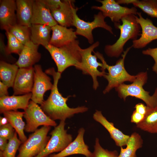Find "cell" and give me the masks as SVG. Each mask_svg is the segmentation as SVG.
<instances>
[{
	"label": "cell",
	"mask_w": 157,
	"mask_h": 157,
	"mask_svg": "<svg viewBox=\"0 0 157 157\" xmlns=\"http://www.w3.org/2000/svg\"><path fill=\"white\" fill-rule=\"evenodd\" d=\"M65 121H60L50 133L51 136L45 148L35 157H49L51 154L60 152L64 149L72 141V135L65 129Z\"/></svg>",
	"instance_id": "cell-8"
},
{
	"label": "cell",
	"mask_w": 157,
	"mask_h": 157,
	"mask_svg": "<svg viewBox=\"0 0 157 157\" xmlns=\"http://www.w3.org/2000/svg\"><path fill=\"white\" fill-rule=\"evenodd\" d=\"M52 32L49 44L60 47L76 40L75 31L72 28H68L58 24L51 27Z\"/></svg>",
	"instance_id": "cell-21"
},
{
	"label": "cell",
	"mask_w": 157,
	"mask_h": 157,
	"mask_svg": "<svg viewBox=\"0 0 157 157\" xmlns=\"http://www.w3.org/2000/svg\"><path fill=\"white\" fill-rule=\"evenodd\" d=\"M74 0L62 1L59 6L51 11L58 24L66 27L73 26L74 12L75 8Z\"/></svg>",
	"instance_id": "cell-16"
},
{
	"label": "cell",
	"mask_w": 157,
	"mask_h": 157,
	"mask_svg": "<svg viewBox=\"0 0 157 157\" xmlns=\"http://www.w3.org/2000/svg\"><path fill=\"white\" fill-rule=\"evenodd\" d=\"M118 155L116 150L110 151L103 148L100 144L99 139L96 138L94 151L90 157H118Z\"/></svg>",
	"instance_id": "cell-33"
},
{
	"label": "cell",
	"mask_w": 157,
	"mask_h": 157,
	"mask_svg": "<svg viewBox=\"0 0 157 157\" xmlns=\"http://www.w3.org/2000/svg\"><path fill=\"white\" fill-rule=\"evenodd\" d=\"M34 73L33 67L19 69L13 87V95L26 94L31 92Z\"/></svg>",
	"instance_id": "cell-14"
},
{
	"label": "cell",
	"mask_w": 157,
	"mask_h": 157,
	"mask_svg": "<svg viewBox=\"0 0 157 157\" xmlns=\"http://www.w3.org/2000/svg\"><path fill=\"white\" fill-rule=\"evenodd\" d=\"M77 8H75L74 12L73 26L76 28V35H79L86 38L89 43L92 44L94 38L92 31L94 28L100 27L107 30L114 35L112 27L108 25L105 21V18L101 12H99L94 15L93 20L91 22H87L81 19L77 14Z\"/></svg>",
	"instance_id": "cell-9"
},
{
	"label": "cell",
	"mask_w": 157,
	"mask_h": 157,
	"mask_svg": "<svg viewBox=\"0 0 157 157\" xmlns=\"http://www.w3.org/2000/svg\"><path fill=\"white\" fill-rule=\"evenodd\" d=\"M42 1L49 8L50 11L58 8L62 2V1L60 0H42Z\"/></svg>",
	"instance_id": "cell-36"
},
{
	"label": "cell",
	"mask_w": 157,
	"mask_h": 157,
	"mask_svg": "<svg viewBox=\"0 0 157 157\" xmlns=\"http://www.w3.org/2000/svg\"><path fill=\"white\" fill-rule=\"evenodd\" d=\"M15 130L9 123L0 126V137L9 140L13 136Z\"/></svg>",
	"instance_id": "cell-34"
},
{
	"label": "cell",
	"mask_w": 157,
	"mask_h": 157,
	"mask_svg": "<svg viewBox=\"0 0 157 157\" xmlns=\"http://www.w3.org/2000/svg\"><path fill=\"white\" fill-rule=\"evenodd\" d=\"M34 68V83L31 99L35 103L41 105L44 101V93L47 91L51 90L53 85L51 78L43 71L41 65H35Z\"/></svg>",
	"instance_id": "cell-12"
},
{
	"label": "cell",
	"mask_w": 157,
	"mask_h": 157,
	"mask_svg": "<svg viewBox=\"0 0 157 157\" xmlns=\"http://www.w3.org/2000/svg\"><path fill=\"white\" fill-rule=\"evenodd\" d=\"M144 116V115L138 113L135 110L131 116V122L137 124L143 120Z\"/></svg>",
	"instance_id": "cell-37"
},
{
	"label": "cell",
	"mask_w": 157,
	"mask_h": 157,
	"mask_svg": "<svg viewBox=\"0 0 157 157\" xmlns=\"http://www.w3.org/2000/svg\"><path fill=\"white\" fill-rule=\"evenodd\" d=\"M137 127L151 133H157V106L148 107L143 120L136 124Z\"/></svg>",
	"instance_id": "cell-28"
},
{
	"label": "cell",
	"mask_w": 157,
	"mask_h": 157,
	"mask_svg": "<svg viewBox=\"0 0 157 157\" xmlns=\"http://www.w3.org/2000/svg\"><path fill=\"white\" fill-rule=\"evenodd\" d=\"M135 0H118L115 1L119 4H132Z\"/></svg>",
	"instance_id": "cell-41"
},
{
	"label": "cell",
	"mask_w": 157,
	"mask_h": 157,
	"mask_svg": "<svg viewBox=\"0 0 157 157\" xmlns=\"http://www.w3.org/2000/svg\"><path fill=\"white\" fill-rule=\"evenodd\" d=\"M132 4L151 17L157 18V0H135Z\"/></svg>",
	"instance_id": "cell-30"
},
{
	"label": "cell",
	"mask_w": 157,
	"mask_h": 157,
	"mask_svg": "<svg viewBox=\"0 0 157 157\" xmlns=\"http://www.w3.org/2000/svg\"><path fill=\"white\" fill-rule=\"evenodd\" d=\"M51 27L44 24H31V41L35 44L44 47L49 44Z\"/></svg>",
	"instance_id": "cell-24"
},
{
	"label": "cell",
	"mask_w": 157,
	"mask_h": 157,
	"mask_svg": "<svg viewBox=\"0 0 157 157\" xmlns=\"http://www.w3.org/2000/svg\"><path fill=\"white\" fill-rule=\"evenodd\" d=\"M137 15L138 17L135 15V17L142 29V33L139 39L133 40L132 47L139 49L145 47L152 41L157 39V27L150 19L144 18L141 13L138 12Z\"/></svg>",
	"instance_id": "cell-13"
},
{
	"label": "cell",
	"mask_w": 157,
	"mask_h": 157,
	"mask_svg": "<svg viewBox=\"0 0 157 157\" xmlns=\"http://www.w3.org/2000/svg\"><path fill=\"white\" fill-rule=\"evenodd\" d=\"M51 129V126H43L30 134L20 145L16 157H35L40 154L50 138L47 134Z\"/></svg>",
	"instance_id": "cell-6"
},
{
	"label": "cell",
	"mask_w": 157,
	"mask_h": 157,
	"mask_svg": "<svg viewBox=\"0 0 157 157\" xmlns=\"http://www.w3.org/2000/svg\"><path fill=\"white\" fill-rule=\"evenodd\" d=\"M8 140L1 137H0V150L2 151L5 149L8 143Z\"/></svg>",
	"instance_id": "cell-40"
},
{
	"label": "cell",
	"mask_w": 157,
	"mask_h": 157,
	"mask_svg": "<svg viewBox=\"0 0 157 157\" xmlns=\"http://www.w3.org/2000/svg\"><path fill=\"white\" fill-rule=\"evenodd\" d=\"M8 123L7 118L5 117H0V126L5 125Z\"/></svg>",
	"instance_id": "cell-42"
},
{
	"label": "cell",
	"mask_w": 157,
	"mask_h": 157,
	"mask_svg": "<svg viewBox=\"0 0 157 157\" xmlns=\"http://www.w3.org/2000/svg\"><path fill=\"white\" fill-rule=\"evenodd\" d=\"M93 119L102 125L108 132L110 137L117 146L121 147L126 145L130 136L124 134L116 128L114 124L109 122L100 111L96 110L93 115Z\"/></svg>",
	"instance_id": "cell-20"
},
{
	"label": "cell",
	"mask_w": 157,
	"mask_h": 157,
	"mask_svg": "<svg viewBox=\"0 0 157 157\" xmlns=\"http://www.w3.org/2000/svg\"><path fill=\"white\" fill-rule=\"evenodd\" d=\"M31 24H42L52 27L58 24L42 0H34Z\"/></svg>",
	"instance_id": "cell-17"
},
{
	"label": "cell",
	"mask_w": 157,
	"mask_h": 157,
	"mask_svg": "<svg viewBox=\"0 0 157 157\" xmlns=\"http://www.w3.org/2000/svg\"><path fill=\"white\" fill-rule=\"evenodd\" d=\"M33 0H15L17 24L31 27L33 13Z\"/></svg>",
	"instance_id": "cell-23"
},
{
	"label": "cell",
	"mask_w": 157,
	"mask_h": 157,
	"mask_svg": "<svg viewBox=\"0 0 157 157\" xmlns=\"http://www.w3.org/2000/svg\"><path fill=\"white\" fill-rule=\"evenodd\" d=\"M13 34L24 45L31 41V27L17 24L7 30Z\"/></svg>",
	"instance_id": "cell-29"
},
{
	"label": "cell",
	"mask_w": 157,
	"mask_h": 157,
	"mask_svg": "<svg viewBox=\"0 0 157 157\" xmlns=\"http://www.w3.org/2000/svg\"><path fill=\"white\" fill-rule=\"evenodd\" d=\"M17 6L14 0H1L0 1V26L5 31L17 24Z\"/></svg>",
	"instance_id": "cell-18"
},
{
	"label": "cell",
	"mask_w": 157,
	"mask_h": 157,
	"mask_svg": "<svg viewBox=\"0 0 157 157\" xmlns=\"http://www.w3.org/2000/svg\"><path fill=\"white\" fill-rule=\"evenodd\" d=\"M85 131L83 128H80L76 137L73 141L62 151L51 154L49 157H66L74 154H81L85 157H90L92 153L84 141Z\"/></svg>",
	"instance_id": "cell-15"
},
{
	"label": "cell",
	"mask_w": 157,
	"mask_h": 157,
	"mask_svg": "<svg viewBox=\"0 0 157 157\" xmlns=\"http://www.w3.org/2000/svg\"><path fill=\"white\" fill-rule=\"evenodd\" d=\"M22 143L17 137L15 131L13 137L8 140L7 145L4 151H0V157H16V152Z\"/></svg>",
	"instance_id": "cell-31"
},
{
	"label": "cell",
	"mask_w": 157,
	"mask_h": 157,
	"mask_svg": "<svg viewBox=\"0 0 157 157\" xmlns=\"http://www.w3.org/2000/svg\"><path fill=\"white\" fill-rule=\"evenodd\" d=\"M3 114L17 133L19 139L22 143L25 142L27 138L24 132L26 124L23 120L22 117L24 112L10 110L5 111Z\"/></svg>",
	"instance_id": "cell-25"
},
{
	"label": "cell",
	"mask_w": 157,
	"mask_h": 157,
	"mask_svg": "<svg viewBox=\"0 0 157 157\" xmlns=\"http://www.w3.org/2000/svg\"><path fill=\"white\" fill-rule=\"evenodd\" d=\"M136 76V78L131 84L123 83L115 88L119 97L124 101L128 96L134 97L143 101L148 108L157 106V88L152 96L149 95V92L145 91L143 88L147 80V72H140Z\"/></svg>",
	"instance_id": "cell-5"
},
{
	"label": "cell",
	"mask_w": 157,
	"mask_h": 157,
	"mask_svg": "<svg viewBox=\"0 0 157 157\" xmlns=\"http://www.w3.org/2000/svg\"><path fill=\"white\" fill-rule=\"evenodd\" d=\"M6 31L7 39V45L6 48L7 53L10 55L12 53H15L19 55L24 45L11 33L8 31Z\"/></svg>",
	"instance_id": "cell-32"
},
{
	"label": "cell",
	"mask_w": 157,
	"mask_h": 157,
	"mask_svg": "<svg viewBox=\"0 0 157 157\" xmlns=\"http://www.w3.org/2000/svg\"><path fill=\"white\" fill-rule=\"evenodd\" d=\"M39 46L31 41L26 43L15 64L19 68L33 67L41 58V54L38 51Z\"/></svg>",
	"instance_id": "cell-19"
},
{
	"label": "cell",
	"mask_w": 157,
	"mask_h": 157,
	"mask_svg": "<svg viewBox=\"0 0 157 157\" xmlns=\"http://www.w3.org/2000/svg\"><path fill=\"white\" fill-rule=\"evenodd\" d=\"M44 47L49 53L57 68V72L61 74L68 67H75L81 60L78 40H76L60 47L49 44Z\"/></svg>",
	"instance_id": "cell-3"
},
{
	"label": "cell",
	"mask_w": 157,
	"mask_h": 157,
	"mask_svg": "<svg viewBox=\"0 0 157 157\" xmlns=\"http://www.w3.org/2000/svg\"><path fill=\"white\" fill-rule=\"evenodd\" d=\"M99 44V42L97 41L87 48H81V61L75 66L76 69L81 71L83 74L91 76L93 82V88L94 90H96L99 86L97 77L103 76L106 74L105 71L100 72L98 70L99 67L101 68L103 67V64L97 61V57L94 53V55L92 53Z\"/></svg>",
	"instance_id": "cell-7"
},
{
	"label": "cell",
	"mask_w": 157,
	"mask_h": 157,
	"mask_svg": "<svg viewBox=\"0 0 157 157\" xmlns=\"http://www.w3.org/2000/svg\"><path fill=\"white\" fill-rule=\"evenodd\" d=\"M122 24H115V27L120 30V35L116 42L112 45H107L104 51L109 57L118 58L124 51V47L130 39L135 40L139 35L141 27L137 22L135 15H129L121 19Z\"/></svg>",
	"instance_id": "cell-2"
},
{
	"label": "cell",
	"mask_w": 157,
	"mask_h": 157,
	"mask_svg": "<svg viewBox=\"0 0 157 157\" xmlns=\"http://www.w3.org/2000/svg\"><path fill=\"white\" fill-rule=\"evenodd\" d=\"M8 87L3 83L0 81V97L8 96Z\"/></svg>",
	"instance_id": "cell-39"
},
{
	"label": "cell",
	"mask_w": 157,
	"mask_h": 157,
	"mask_svg": "<svg viewBox=\"0 0 157 157\" xmlns=\"http://www.w3.org/2000/svg\"><path fill=\"white\" fill-rule=\"evenodd\" d=\"M24 112L23 117L26 122L24 131L26 132H33L40 126H57L55 121L50 119L38 104L32 100Z\"/></svg>",
	"instance_id": "cell-10"
},
{
	"label": "cell",
	"mask_w": 157,
	"mask_h": 157,
	"mask_svg": "<svg viewBox=\"0 0 157 157\" xmlns=\"http://www.w3.org/2000/svg\"><path fill=\"white\" fill-rule=\"evenodd\" d=\"M132 47L131 46L124 51L123 54H122V58L116 61L115 65L112 66L107 63L102 54L98 52H94L103 64V67L101 69V71H105L106 69L108 72V73L103 76L108 81V85L103 92L104 94L109 92L112 89L116 88L125 81L132 83L136 78V75L129 74L125 69L124 66V61L126 55Z\"/></svg>",
	"instance_id": "cell-4"
},
{
	"label": "cell",
	"mask_w": 157,
	"mask_h": 157,
	"mask_svg": "<svg viewBox=\"0 0 157 157\" xmlns=\"http://www.w3.org/2000/svg\"><path fill=\"white\" fill-rule=\"evenodd\" d=\"M134 108L137 112L144 115L148 109V107L142 103H139L136 104Z\"/></svg>",
	"instance_id": "cell-38"
},
{
	"label": "cell",
	"mask_w": 157,
	"mask_h": 157,
	"mask_svg": "<svg viewBox=\"0 0 157 157\" xmlns=\"http://www.w3.org/2000/svg\"><path fill=\"white\" fill-rule=\"evenodd\" d=\"M19 68L15 63L11 64L3 60L0 61V79L1 81L8 88L13 87Z\"/></svg>",
	"instance_id": "cell-26"
},
{
	"label": "cell",
	"mask_w": 157,
	"mask_h": 157,
	"mask_svg": "<svg viewBox=\"0 0 157 157\" xmlns=\"http://www.w3.org/2000/svg\"><path fill=\"white\" fill-rule=\"evenodd\" d=\"M142 53L144 55L150 56L153 58L155 63L152 67V70L157 74V47L152 48H149L143 51Z\"/></svg>",
	"instance_id": "cell-35"
},
{
	"label": "cell",
	"mask_w": 157,
	"mask_h": 157,
	"mask_svg": "<svg viewBox=\"0 0 157 157\" xmlns=\"http://www.w3.org/2000/svg\"><path fill=\"white\" fill-rule=\"evenodd\" d=\"M31 93L22 95H13L0 97V113L10 110L16 111L18 109L25 110L31 99Z\"/></svg>",
	"instance_id": "cell-22"
},
{
	"label": "cell",
	"mask_w": 157,
	"mask_h": 157,
	"mask_svg": "<svg viewBox=\"0 0 157 157\" xmlns=\"http://www.w3.org/2000/svg\"><path fill=\"white\" fill-rule=\"evenodd\" d=\"M45 72L52 76L53 80V87L50 95L40 106L48 116L54 121L59 120L60 121H65L66 119L72 117L75 114L83 113L88 110V108L84 106L75 108L69 107L67 102L70 96L64 97L58 88V83L61 74L56 72L53 67L46 69Z\"/></svg>",
	"instance_id": "cell-1"
},
{
	"label": "cell",
	"mask_w": 157,
	"mask_h": 157,
	"mask_svg": "<svg viewBox=\"0 0 157 157\" xmlns=\"http://www.w3.org/2000/svg\"><path fill=\"white\" fill-rule=\"evenodd\" d=\"M143 140L141 136L136 132L130 136L126 144L125 148L120 147V151L118 157H136L137 150L141 148Z\"/></svg>",
	"instance_id": "cell-27"
},
{
	"label": "cell",
	"mask_w": 157,
	"mask_h": 157,
	"mask_svg": "<svg viewBox=\"0 0 157 157\" xmlns=\"http://www.w3.org/2000/svg\"><path fill=\"white\" fill-rule=\"evenodd\" d=\"M101 6H93L92 9L100 10L105 18L108 17L115 24L119 23L124 17L129 15H137V10L135 7L130 8L121 6L114 0H97Z\"/></svg>",
	"instance_id": "cell-11"
}]
</instances>
